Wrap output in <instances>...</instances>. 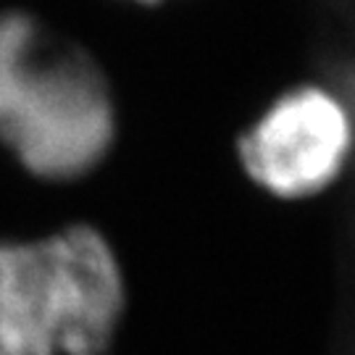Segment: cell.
Returning <instances> with one entry per match:
<instances>
[{
	"label": "cell",
	"instance_id": "7a4b0ae2",
	"mask_svg": "<svg viewBox=\"0 0 355 355\" xmlns=\"http://www.w3.org/2000/svg\"><path fill=\"white\" fill-rule=\"evenodd\" d=\"M124 308V274L98 229L0 242V355H103Z\"/></svg>",
	"mask_w": 355,
	"mask_h": 355
},
{
	"label": "cell",
	"instance_id": "3957f363",
	"mask_svg": "<svg viewBox=\"0 0 355 355\" xmlns=\"http://www.w3.org/2000/svg\"><path fill=\"white\" fill-rule=\"evenodd\" d=\"M353 116L334 92L305 87L284 92L242 135L248 177L287 200L313 198L343 174L353 153Z\"/></svg>",
	"mask_w": 355,
	"mask_h": 355
},
{
	"label": "cell",
	"instance_id": "277c9868",
	"mask_svg": "<svg viewBox=\"0 0 355 355\" xmlns=\"http://www.w3.org/2000/svg\"><path fill=\"white\" fill-rule=\"evenodd\" d=\"M137 3H161V0H137Z\"/></svg>",
	"mask_w": 355,
	"mask_h": 355
},
{
	"label": "cell",
	"instance_id": "6da1fadb",
	"mask_svg": "<svg viewBox=\"0 0 355 355\" xmlns=\"http://www.w3.org/2000/svg\"><path fill=\"white\" fill-rule=\"evenodd\" d=\"M114 137V98L95 58L29 13H0V142L19 164L40 179H79Z\"/></svg>",
	"mask_w": 355,
	"mask_h": 355
}]
</instances>
